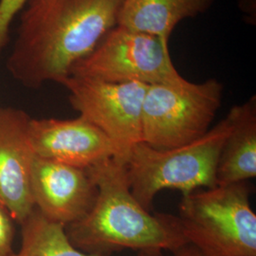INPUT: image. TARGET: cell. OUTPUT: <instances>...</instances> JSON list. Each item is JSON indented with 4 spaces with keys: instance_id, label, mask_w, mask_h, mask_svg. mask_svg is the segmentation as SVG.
Here are the masks:
<instances>
[{
    "instance_id": "cell-1",
    "label": "cell",
    "mask_w": 256,
    "mask_h": 256,
    "mask_svg": "<svg viewBox=\"0 0 256 256\" xmlns=\"http://www.w3.org/2000/svg\"><path fill=\"white\" fill-rule=\"evenodd\" d=\"M124 0H28L7 68L23 86L38 88L66 79L117 19Z\"/></svg>"
},
{
    "instance_id": "cell-2",
    "label": "cell",
    "mask_w": 256,
    "mask_h": 256,
    "mask_svg": "<svg viewBox=\"0 0 256 256\" xmlns=\"http://www.w3.org/2000/svg\"><path fill=\"white\" fill-rule=\"evenodd\" d=\"M86 170L98 194L86 216L64 227L76 248L92 256H108L122 250L173 252L188 244L178 216L153 214L135 198L124 162L108 158Z\"/></svg>"
},
{
    "instance_id": "cell-3",
    "label": "cell",
    "mask_w": 256,
    "mask_h": 256,
    "mask_svg": "<svg viewBox=\"0 0 256 256\" xmlns=\"http://www.w3.org/2000/svg\"><path fill=\"white\" fill-rule=\"evenodd\" d=\"M230 110L203 136L182 146L160 150L138 142L124 162L130 191L150 210L156 196L165 189L182 194L216 186V168L224 142L232 128Z\"/></svg>"
},
{
    "instance_id": "cell-4",
    "label": "cell",
    "mask_w": 256,
    "mask_h": 256,
    "mask_svg": "<svg viewBox=\"0 0 256 256\" xmlns=\"http://www.w3.org/2000/svg\"><path fill=\"white\" fill-rule=\"evenodd\" d=\"M248 182L182 194L180 221L188 244L209 256H256V214Z\"/></svg>"
},
{
    "instance_id": "cell-5",
    "label": "cell",
    "mask_w": 256,
    "mask_h": 256,
    "mask_svg": "<svg viewBox=\"0 0 256 256\" xmlns=\"http://www.w3.org/2000/svg\"><path fill=\"white\" fill-rule=\"evenodd\" d=\"M223 92V84L214 78L148 86L142 104V142L165 150L203 137L222 104Z\"/></svg>"
},
{
    "instance_id": "cell-6",
    "label": "cell",
    "mask_w": 256,
    "mask_h": 256,
    "mask_svg": "<svg viewBox=\"0 0 256 256\" xmlns=\"http://www.w3.org/2000/svg\"><path fill=\"white\" fill-rule=\"evenodd\" d=\"M70 76L147 86L185 80L173 64L168 43L118 25L102 38L92 52L74 64Z\"/></svg>"
},
{
    "instance_id": "cell-7",
    "label": "cell",
    "mask_w": 256,
    "mask_h": 256,
    "mask_svg": "<svg viewBox=\"0 0 256 256\" xmlns=\"http://www.w3.org/2000/svg\"><path fill=\"white\" fill-rule=\"evenodd\" d=\"M61 84L70 92L74 110L117 144L124 164L131 147L142 142V104L148 86L76 76H68Z\"/></svg>"
},
{
    "instance_id": "cell-8",
    "label": "cell",
    "mask_w": 256,
    "mask_h": 256,
    "mask_svg": "<svg viewBox=\"0 0 256 256\" xmlns=\"http://www.w3.org/2000/svg\"><path fill=\"white\" fill-rule=\"evenodd\" d=\"M28 136L34 156L88 169L108 158L122 162L117 144L81 116L70 120L32 119Z\"/></svg>"
},
{
    "instance_id": "cell-9",
    "label": "cell",
    "mask_w": 256,
    "mask_h": 256,
    "mask_svg": "<svg viewBox=\"0 0 256 256\" xmlns=\"http://www.w3.org/2000/svg\"><path fill=\"white\" fill-rule=\"evenodd\" d=\"M32 192L36 209L64 227L92 210L98 188L86 169L34 156Z\"/></svg>"
},
{
    "instance_id": "cell-10",
    "label": "cell",
    "mask_w": 256,
    "mask_h": 256,
    "mask_svg": "<svg viewBox=\"0 0 256 256\" xmlns=\"http://www.w3.org/2000/svg\"><path fill=\"white\" fill-rule=\"evenodd\" d=\"M30 120L23 110L0 106V202L18 224L36 208L32 192L36 156L28 136Z\"/></svg>"
},
{
    "instance_id": "cell-11",
    "label": "cell",
    "mask_w": 256,
    "mask_h": 256,
    "mask_svg": "<svg viewBox=\"0 0 256 256\" xmlns=\"http://www.w3.org/2000/svg\"><path fill=\"white\" fill-rule=\"evenodd\" d=\"M216 0H124L117 25L158 37L169 44L174 27L204 14Z\"/></svg>"
},
{
    "instance_id": "cell-12",
    "label": "cell",
    "mask_w": 256,
    "mask_h": 256,
    "mask_svg": "<svg viewBox=\"0 0 256 256\" xmlns=\"http://www.w3.org/2000/svg\"><path fill=\"white\" fill-rule=\"evenodd\" d=\"M232 128L220 153L216 185L244 182L256 176V98L234 106Z\"/></svg>"
},
{
    "instance_id": "cell-13",
    "label": "cell",
    "mask_w": 256,
    "mask_h": 256,
    "mask_svg": "<svg viewBox=\"0 0 256 256\" xmlns=\"http://www.w3.org/2000/svg\"><path fill=\"white\" fill-rule=\"evenodd\" d=\"M20 225L21 245L12 256H96L74 247L64 226L46 220L36 208Z\"/></svg>"
},
{
    "instance_id": "cell-14",
    "label": "cell",
    "mask_w": 256,
    "mask_h": 256,
    "mask_svg": "<svg viewBox=\"0 0 256 256\" xmlns=\"http://www.w3.org/2000/svg\"><path fill=\"white\" fill-rule=\"evenodd\" d=\"M28 2V0H0V52L8 42L14 19L23 10Z\"/></svg>"
},
{
    "instance_id": "cell-15",
    "label": "cell",
    "mask_w": 256,
    "mask_h": 256,
    "mask_svg": "<svg viewBox=\"0 0 256 256\" xmlns=\"http://www.w3.org/2000/svg\"><path fill=\"white\" fill-rule=\"evenodd\" d=\"M14 222L8 209L0 202V256H12L14 252Z\"/></svg>"
},
{
    "instance_id": "cell-16",
    "label": "cell",
    "mask_w": 256,
    "mask_h": 256,
    "mask_svg": "<svg viewBox=\"0 0 256 256\" xmlns=\"http://www.w3.org/2000/svg\"><path fill=\"white\" fill-rule=\"evenodd\" d=\"M171 254L172 256H209L203 254L202 250H200L191 244H186Z\"/></svg>"
},
{
    "instance_id": "cell-17",
    "label": "cell",
    "mask_w": 256,
    "mask_h": 256,
    "mask_svg": "<svg viewBox=\"0 0 256 256\" xmlns=\"http://www.w3.org/2000/svg\"><path fill=\"white\" fill-rule=\"evenodd\" d=\"M138 256H164L160 250H142L138 252Z\"/></svg>"
}]
</instances>
